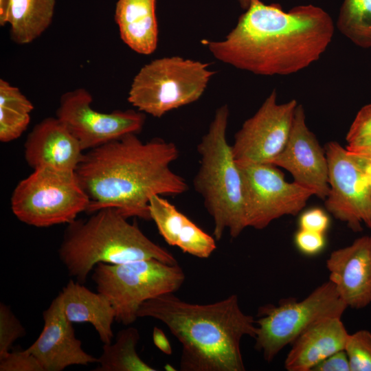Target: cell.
Segmentation results:
<instances>
[{
  "label": "cell",
  "instance_id": "6da1fadb",
  "mask_svg": "<svg viewBox=\"0 0 371 371\" xmlns=\"http://www.w3.org/2000/svg\"><path fill=\"white\" fill-rule=\"evenodd\" d=\"M334 32L331 17L319 7L299 5L285 12L278 3L253 0L225 39L201 43L216 59L239 69L286 76L319 60Z\"/></svg>",
  "mask_w": 371,
  "mask_h": 371
},
{
  "label": "cell",
  "instance_id": "7a4b0ae2",
  "mask_svg": "<svg viewBox=\"0 0 371 371\" xmlns=\"http://www.w3.org/2000/svg\"><path fill=\"white\" fill-rule=\"evenodd\" d=\"M178 157L175 143L161 138L144 142L136 133L89 150L75 171L89 198L86 212L114 207L126 218L151 220L153 196H177L188 190L171 168Z\"/></svg>",
  "mask_w": 371,
  "mask_h": 371
},
{
  "label": "cell",
  "instance_id": "3957f363",
  "mask_svg": "<svg viewBox=\"0 0 371 371\" xmlns=\"http://www.w3.org/2000/svg\"><path fill=\"white\" fill-rule=\"evenodd\" d=\"M137 316L161 322L181 344V370H245L240 341L245 336L254 339L257 326L236 295L199 304L166 293L144 302Z\"/></svg>",
  "mask_w": 371,
  "mask_h": 371
},
{
  "label": "cell",
  "instance_id": "277c9868",
  "mask_svg": "<svg viewBox=\"0 0 371 371\" xmlns=\"http://www.w3.org/2000/svg\"><path fill=\"white\" fill-rule=\"evenodd\" d=\"M86 219L67 224L58 256L69 275L84 284L99 262L118 265L157 259L177 264L168 250L148 238L136 223H130L117 209L99 210Z\"/></svg>",
  "mask_w": 371,
  "mask_h": 371
},
{
  "label": "cell",
  "instance_id": "5b68a950",
  "mask_svg": "<svg viewBox=\"0 0 371 371\" xmlns=\"http://www.w3.org/2000/svg\"><path fill=\"white\" fill-rule=\"evenodd\" d=\"M229 115L227 104L216 109L207 132L197 145L200 166L193 179L194 190L214 221L216 240L222 238L225 230L235 238L247 227L241 175L226 138Z\"/></svg>",
  "mask_w": 371,
  "mask_h": 371
},
{
  "label": "cell",
  "instance_id": "8992f818",
  "mask_svg": "<svg viewBox=\"0 0 371 371\" xmlns=\"http://www.w3.org/2000/svg\"><path fill=\"white\" fill-rule=\"evenodd\" d=\"M91 278L97 291L111 304L115 320L127 326L138 318V310L144 302L174 293L186 276L178 263L169 265L151 258L118 265L99 262Z\"/></svg>",
  "mask_w": 371,
  "mask_h": 371
},
{
  "label": "cell",
  "instance_id": "52a82bcc",
  "mask_svg": "<svg viewBox=\"0 0 371 371\" xmlns=\"http://www.w3.org/2000/svg\"><path fill=\"white\" fill-rule=\"evenodd\" d=\"M214 72L209 64L179 56L155 59L142 67L131 84L128 101L155 117L198 100Z\"/></svg>",
  "mask_w": 371,
  "mask_h": 371
},
{
  "label": "cell",
  "instance_id": "ba28073f",
  "mask_svg": "<svg viewBox=\"0 0 371 371\" xmlns=\"http://www.w3.org/2000/svg\"><path fill=\"white\" fill-rule=\"evenodd\" d=\"M89 201L75 171L41 168L18 183L10 204L21 222L47 227L71 223L87 211Z\"/></svg>",
  "mask_w": 371,
  "mask_h": 371
},
{
  "label": "cell",
  "instance_id": "9c48e42d",
  "mask_svg": "<svg viewBox=\"0 0 371 371\" xmlns=\"http://www.w3.org/2000/svg\"><path fill=\"white\" fill-rule=\"evenodd\" d=\"M347 306L334 284L328 280L302 300L288 299L278 306L260 307L256 319L255 348L271 362L308 327L328 317H341Z\"/></svg>",
  "mask_w": 371,
  "mask_h": 371
},
{
  "label": "cell",
  "instance_id": "30bf717a",
  "mask_svg": "<svg viewBox=\"0 0 371 371\" xmlns=\"http://www.w3.org/2000/svg\"><path fill=\"white\" fill-rule=\"evenodd\" d=\"M237 164L247 227L262 229L283 216H295L314 195L309 189L288 182L273 164Z\"/></svg>",
  "mask_w": 371,
  "mask_h": 371
},
{
  "label": "cell",
  "instance_id": "8fae6325",
  "mask_svg": "<svg viewBox=\"0 0 371 371\" xmlns=\"http://www.w3.org/2000/svg\"><path fill=\"white\" fill-rule=\"evenodd\" d=\"M324 148L328 169L326 210L354 232H360L363 224L371 228V196L364 168L336 141Z\"/></svg>",
  "mask_w": 371,
  "mask_h": 371
},
{
  "label": "cell",
  "instance_id": "7c38bea8",
  "mask_svg": "<svg viewBox=\"0 0 371 371\" xmlns=\"http://www.w3.org/2000/svg\"><path fill=\"white\" fill-rule=\"evenodd\" d=\"M92 100L87 90L77 89L61 96L56 111V117L67 126L84 151L142 131L146 118L144 113L134 110L101 113L92 108Z\"/></svg>",
  "mask_w": 371,
  "mask_h": 371
},
{
  "label": "cell",
  "instance_id": "4fadbf2b",
  "mask_svg": "<svg viewBox=\"0 0 371 371\" xmlns=\"http://www.w3.org/2000/svg\"><path fill=\"white\" fill-rule=\"evenodd\" d=\"M297 104L295 99L278 104L273 89L235 134L232 149L236 163H269L276 157L286 144Z\"/></svg>",
  "mask_w": 371,
  "mask_h": 371
},
{
  "label": "cell",
  "instance_id": "5bb4252c",
  "mask_svg": "<svg viewBox=\"0 0 371 371\" xmlns=\"http://www.w3.org/2000/svg\"><path fill=\"white\" fill-rule=\"evenodd\" d=\"M289 172L293 181L325 199L329 192L324 148L306 124L304 107L297 104L290 134L282 151L269 163Z\"/></svg>",
  "mask_w": 371,
  "mask_h": 371
},
{
  "label": "cell",
  "instance_id": "9a60e30c",
  "mask_svg": "<svg viewBox=\"0 0 371 371\" xmlns=\"http://www.w3.org/2000/svg\"><path fill=\"white\" fill-rule=\"evenodd\" d=\"M43 330L27 350L37 359L43 371H61L69 366L98 362V358L82 349L73 323L65 315L60 294L43 313Z\"/></svg>",
  "mask_w": 371,
  "mask_h": 371
},
{
  "label": "cell",
  "instance_id": "2e32d148",
  "mask_svg": "<svg viewBox=\"0 0 371 371\" xmlns=\"http://www.w3.org/2000/svg\"><path fill=\"white\" fill-rule=\"evenodd\" d=\"M326 265L328 280L348 308L361 309L371 304V236L333 251Z\"/></svg>",
  "mask_w": 371,
  "mask_h": 371
},
{
  "label": "cell",
  "instance_id": "e0dca14e",
  "mask_svg": "<svg viewBox=\"0 0 371 371\" xmlns=\"http://www.w3.org/2000/svg\"><path fill=\"white\" fill-rule=\"evenodd\" d=\"M84 155L78 139L57 117L35 125L24 144L25 160L33 170L76 171Z\"/></svg>",
  "mask_w": 371,
  "mask_h": 371
},
{
  "label": "cell",
  "instance_id": "ac0fdd59",
  "mask_svg": "<svg viewBox=\"0 0 371 371\" xmlns=\"http://www.w3.org/2000/svg\"><path fill=\"white\" fill-rule=\"evenodd\" d=\"M341 317H328L313 323L291 344L284 361L288 371H312L319 362L345 349L349 336Z\"/></svg>",
  "mask_w": 371,
  "mask_h": 371
},
{
  "label": "cell",
  "instance_id": "d6986e66",
  "mask_svg": "<svg viewBox=\"0 0 371 371\" xmlns=\"http://www.w3.org/2000/svg\"><path fill=\"white\" fill-rule=\"evenodd\" d=\"M150 219L167 244L199 258H207L216 249V239L205 232L160 195L149 201Z\"/></svg>",
  "mask_w": 371,
  "mask_h": 371
},
{
  "label": "cell",
  "instance_id": "ffe728a7",
  "mask_svg": "<svg viewBox=\"0 0 371 371\" xmlns=\"http://www.w3.org/2000/svg\"><path fill=\"white\" fill-rule=\"evenodd\" d=\"M59 294L68 320L72 323L88 322L93 326L103 344L112 342L115 311L104 295L93 292L83 284L72 280Z\"/></svg>",
  "mask_w": 371,
  "mask_h": 371
},
{
  "label": "cell",
  "instance_id": "44dd1931",
  "mask_svg": "<svg viewBox=\"0 0 371 371\" xmlns=\"http://www.w3.org/2000/svg\"><path fill=\"white\" fill-rule=\"evenodd\" d=\"M156 0H118L115 21L122 41L141 54H150L158 43Z\"/></svg>",
  "mask_w": 371,
  "mask_h": 371
},
{
  "label": "cell",
  "instance_id": "7402d4cb",
  "mask_svg": "<svg viewBox=\"0 0 371 371\" xmlns=\"http://www.w3.org/2000/svg\"><path fill=\"white\" fill-rule=\"evenodd\" d=\"M55 0H11L8 16L12 39L23 45L40 36L52 23Z\"/></svg>",
  "mask_w": 371,
  "mask_h": 371
},
{
  "label": "cell",
  "instance_id": "603a6c76",
  "mask_svg": "<svg viewBox=\"0 0 371 371\" xmlns=\"http://www.w3.org/2000/svg\"><path fill=\"white\" fill-rule=\"evenodd\" d=\"M140 339L138 330L128 327L120 330L113 343L103 344L96 371H156L137 352Z\"/></svg>",
  "mask_w": 371,
  "mask_h": 371
},
{
  "label": "cell",
  "instance_id": "cb8c5ba5",
  "mask_svg": "<svg viewBox=\"0 0 371 371\" xmlns=\"http://www.w3.org/2000/svg\"><path fill=\"white\" fill-rule=\"evenodd\" d=\"M337 27L356 45L371 47V0H344Z\"/></svg>",
  "mask_w": 371,
  "mask_h": 371
},
{
  "label": "cell",
  "instance_id": "d4e9b609",
  "mask_svg": "<svg viewBox=\"0 0 371 371\" xmlns=\"http://www.w3.org/2000/svg\"><path fill=\"white\" fill-rule=\"evenodd\" d=\"M350 371H371V332L359 330L350 334L345 346Z\"/></svg>",
  "mask_w": 371,
  "mask_h": 371
},
{
  "label": "cell",
  "instance_id": "484cf974",
  "mask_svg": "<svg viewBox=\"0 0 371 371\" xmlns=\"http://www.w3.org/2000/svg\"><path fill=\"white\" fill-rule=\"evenodd\" d=\"M30 114L24 110L0 106V141L5 143L19 138L29 125Z\"/></svg>",
  "mask_w": 371,
  "mask_h": 371
},
{
  "label": "cell",
  "instance_id": "4316f807",
  "mask_svg": "<svg viewBox=\"0 0 371 371\" xmlns=\"http://www.w3.org/2000/svg\"><path fill=\"white\" fill-rule=\"evenodd\" d=\"M346 148L355 149L371 146V104L357 113L346 136Z\"/></svg>",
  "mask_w": 371,
  "mask_h": 371
},
{
  "label": "cell",
  "instance_id": "83f0119b",
  "mask_svg": "<svg viewBox=\"0 0 371 371\" xmlns=\"http://www.w3.org/2000/svg\"><path fill=\"white\" fill-rule=\"evenodd\" d=\"M25 330L10 308L0 304V357L4 356L12 347L14 342L25 336Z\"/></svg>",
  "mask_w": 371,
  "mask_h": 371
},
{
  "label": "cell",
  "instance_id": "f1b7e54d",
  "mask_svg": "<svg viewBox=\"0 0 371 371\" xmlns=\"http://www.w3.org/2000/svg\"><path fill=\"white\" fill-rule=\"evenodd\" d=\"M0 371H43V369L27 348L10 351L0 357Z\"/></svg>",
  "mask_w": 371,
  "mask_h": 371
},
{
  "label": "cell",
  "instance_id": "f546056e",
  "mask_svg": "<svg viewBox=\"0 0 371 371\" xmlns=\"http://www.w3.org/2000/svg\"><path fill=\"white\" fill-rule=\"evenodd\" d=\"M0 106L19 109L30 113L34 109L32 102L18 88L3 79L0 80Z\"/></svg>",
  "mask_w": 371,
  "mask_h": 371
},
{
  "label": "cell",
  "instance_id": "4dcf8cb0",
  "mask_svg": "<svg viewBox=\"0 0 371 371\" xmlns=\"http://www.w3.org/2000/svg\"><path fill=\"white\" fill-rule=\"evenodd\" d=\"M294 242L302 254L308 256L319 254L326 245L324 234L300 228L295 234Z\"/></svg>",
  "mask_w": 371,
  "mask_h": 371
},
{
  "label": "cell",
  "instance_id": "1f68e13d",
  "mask_svg": "<svg viewBox=\"0 0 371 371\" xmlns=\"http://www.w3.org/2000/svg\"><path fill=\"white\" fill-rule=\"evenodd\" d=\"M330 225L327 214L321 208L315 207L303 212L299 219L300 229L324 234Z\"/></svg>",
  "mask_w": 371,
  "mask_h": 371
},
{
  "label": "cell",
  "instance_id": "d6a6232c",
  "mask_svg": "<svg viewBox=\"0 0 371 371\" xmlns=\"http://www.w3.org/2000/svg\"><path fill=\"white\" fill-rule=\"evenodd\" d=\"M312 371H350L349 360L345 350L330 355L317 364Z\"/></svg>",
  "mask_w": 371,
  "mask_h": 371
},
{
  "label": "cell",
  "instance_id": "836d02e7",
  "mask_svg": "<svg viewBox=\"0 0 371 371\" xmlns=\"http://www.w3.org/2000/svg\"><path fill=\"white\" fill-rule=\"evenodd\" d=\"M153 340L155 346L163 353L170 355L172 352V347L164 332L155 326L153 330Z\"/></svg>",
  "mask_w": 371,
  "mask_h": 371
},
{
  "label": "cell",
  "instance_id": "e575fe53",
  "mask_svg": "<svg viewBox=\"0 0 371 371\" xmlns=\"http://www.w3.org/2000/svg\"><path fill=\"white\" fill-rule=\"evenodd\" d=\"M346 149L361 164L371 166V146L355 149Z\"/></svg>",
  "mask_w": 371,
  "mask_h": 371
},
{
  "label": "cell",
  "instance_id": "d590c367",
  "mask_svg": "<svg viewBox=\"0 0 371 371\" xmlns=\"http://www.w3.org/2000/svg\"><path fill=\"white\" fill-rule=\"evenodd\" d=\"M11 0H0V25L4 26L8 23V16Z\"/></svg>",
  "mask_w": 371,
  "mask_h": 371
},
{
  "label": "cell",
  "instance_id": "8d00e7d4",
  "mask_svg": "<svg viewBox=\"0 0 371 371\" xmlns=\"http://www.w3.org/2000/svg\"><path fill=\"white\" fill-rule=\"evenodd\" d=\"M359 163L362 166V167L364 168L366 174L368 175V181H369L370 196H371V166H366V165L361 164L359 161Z\"/></svg>",
  "mask_w": 371,
  "mask_h": 371
},
{
  "label": "cell",
  "instance_id": "74e56055",
  "mask_svg": "<svg viewBox=\"0 0 371 371\" xmlns=\"http://www.w3.org/2000/svg\"><path fill=\"white\" fill-rule=\"evenodd\" d=\"M237 1L239 2L243 9L247 10L249 7L253 0H237Z\"/></svg>",
  "mask_w": 371,
  "mask_h": 371
},
{
  "label": "cell",
  "instance_id": "f35d334b",
  "mask_svg": "<svg viewBox=\"0 0 371 371\" xmlns=\"http://www.w3.org/2000/svg\"><path fill=\"white\" fill-rule=\"evenodd\" d=\"M165 368L166 370H175L172 367H171L169 364H166L165 366Z\"/></svg>",
  "mask_w": 371,
  "mask_h": 371
}]
</instances>
